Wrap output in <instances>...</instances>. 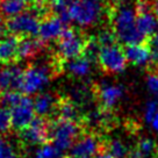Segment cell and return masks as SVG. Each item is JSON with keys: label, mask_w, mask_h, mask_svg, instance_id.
Here are the masks:
<instances>
[{"label": "cell", "mask_w": 158, "mask_h": 158, "mask_svg": "<svg viewBox=\"0 0 158 158\" xmlns=\"http://www.w3.org/2000/svg\"><path fill=\"white\" fill-rule=\"evenodd\" d=\"M0 158H16L14 148L1 135H0Z\"/></svg>", "instance_id": "obj_29"}, {"label": "cell", "mask_w": 158, "mask_h": 158, "mask_svg": "<svg viewBox=\"0 0 158 158\" xmlns=\"http://www.w3.org/2000/svg\"><path fill=\"white\" fill-rule=\"evenodd\" d=\"M56 105H57L56 98L48 92L37 94V97L34 99V110L37 116L45 118L50 114L55 113Z\"/></svg>", "instance_id": "obj_17"}, {"label": "cell", "mask_w": 158, "mask_h": 158, "mask_svg": "<svg viewBox=\"0 0 158 158\" xmlns=\"http://www.w3.org/2000/svg\"><path fill=\"white\" fill-rule=\"evenodd\" d=\"M64 69L73 78H84L91 71V60L86 56H80L74 59L65 62Z\"/></svg>", "instance_id": "obj_19"}, {"label": "cell", "mask_w": 158, "mask_h": 158, "mask_svg": "<svg viewBox=\"0 0 158 158\" xmlns=\"http://www.w3.org/2000/svg\"><path fill=\"white\" fill-rule=\"evenodd\" d=\"M95 158H114L112 155H109L107 151H105V150H102L100 153H98L97 156H95Z\"/></svg>", "instance_id": "obj_36"}, {"label": "cell", "mask_w": 158, "mask_h": 158, "mask_svg": "<svg viewBox=\"0 0 158 158\" xmlns=\"http://www.w3.org/2000/svg\"><path fill=\"white\" fill-rule=\"evenodd\" d=\"M149 1H152V0H149Z\"/></svg>", "instance_id": "obj_40"}, {"label": "cell", "mask_w": 158, "mask_h": 158, "mask_svg": "<svg viewBox=\"0 0 158 158\" xmlns=\"http://www.w3.org/2000/svg\"><path fill=\"white\" fill-rule=\"evenodd\" d=\"M107 7L108 2L104 0H71L70 19L80 27H89L98 23L101 16L107 14Z\"/></svg>", "instance_id": "obj_3"}, {"label": "cell", "mask_w": 158, "mask_h": 158, "mask_svg": "<svg viewBox=\"0 0 158 158\" xmlns=\"http://www.w3.org/2000/svg\"><path fill=\"white\" fill-rule=\"evenodd\" d=\"M158 114V100L157 99H151L147 101V104L144 106L143 116L144 121L147 123H151L153 118Z\"/></svg>", "instance_id": "obj_27"}, {"label": "cell", "mask_w": 158, "mask_h": 158, "mask_svg": "<svg viewBox=\"0 0 158 158\" xmlns=\"http://www.w3.org/2000/svg\"><path fill=\"white\" fill-rule=\"evenodd\" d=\"M21 1H23V2H26V4H27V2H28V4H29L30 1H33V0H21Z\"/></svg>", "instance_id": "obj_37"}, {"label": "cell", "mask_w": 158, "mask_h": 158, "mask_svg": "<svg viewBox=\"0 0 158 158\" xmlns=\"http://www.w3.org/2000/svg\"><path fill=\"white\" fill-rule=\"evenodd\" d=\"M129 0H108V4L110 5H126Z\"/></svg>", "instance_id": "obj_35"}, {"label": "cell", "mask_w": 158, "mask_h": 158, "mask_svg": "<svg viewBox=\"0 0 158 158\" xmlns=\"http://www.w3.org/2000/svg\"><path fill=\"white\" fill-rule=\"evenodd\" d=\"M34 158H64L63 151L58 149L55 144L47 143L40 145V148L36 150Z\"/></svg>", "instance_id": "obj_25"}, {"label": "cell", "mask_w": 158, "mask_h": 158, "mask_svg": "<svg viewBox=\"0 0 158 158\" xmlns=\"http://www.w3.org/2000/svg\"><path fill=\"white\" fill-rule=\"evenodd\" d=\"M68 158H72V157H68Z\"/></svg>", "instance_id": "obj_41"}, {"label": "cell", "mask_w": 158, "mask_h": 158, "mask_svg": "<svg viewBox=\"0 0 158 158\" xmlns=\"http://www.w3.org/2000/svg\"><path fill=\"white\" fill-rule=\"evenodd\" d=\"M156 158H158V153H157V156H156Z\"/></svg>", "instance_id": "obj_39"}, {"label": "cell", "mask_w": 158, "mask_h": 158, "mask_svg": "<svg viewBox=\"0 0 158 158\" xmlns=\"http://www.w3.org/2000/svg\"><path fill=\"white\" fill-rule=\"evenodd\" d=\"M64 22L59 19L57 15L50 14L40 22L39 39L43 42H50L58 39L62 33L65 30Z\"/></svg>", "instance_id": "obj_12"}, {"label": "cell", "mask_w": 158, "mask_h": 158, "mask_svg": "<svg viewBox=\"0 0 158 158\" xmlns=\"http://www.w3.org/2000/svg\"><path fill=\"white\" fill-rule=\"evenodd\" d=\"M104 150L112 155L114 158H127L129 156V150L126 144L118 138L109 139L108 142H105Z\"/></svg>", "instance_id": "obj_22"}, {"label": "cell", "mask_w": 158, "mask_h": 158, "mask_svg": "<svg viewBox=\"0 0 158 158\" xmlns=\"http://www.w3.org/2000/svg\"><path fill=\"white\" fill-rule=\"evenodd\" d=\"M23 70L18 65H5L0 69V93L20 89Z\"/></svg>", "instance_id": "obj_15"}, {"label": "cell", "mask_w": 158, "mask_h": 158, "mask_svg": "<svg viewBox=\"0 0 158 158\" xmlns=\"http://www.w3.org/2000/svg\"><path fill=\"white\" fill-rule=\"evenodd\" d=\"M10 113L12 127L18 131H22L31 123L36 116L34 110V100L29 95L25 94L20 104L10 109Z\"/></svg>", "instance_id": "obj_10"}, {"label": "cell", "mask_w": 158, "mask_h": 158, "mask_svg": "<svg viewBox=\"0 0 158 158\" xmlns=\"http://www.w3.org/2000/svg\"><path fill=\"white\" fill-rule=\"evenodd\" d=\"M87 36H85L79 29L65 28L62 35L57 39L56 57L62 62H68L84 55L85 44Z\"/></svg>", "instance_id": "obj_5"}, {"label": "cell", "mask_w": 158, "mask_h": 158, "mask_svg": "<svg viewBox=\"0 0 158 158\" xmlns=\"http://www.w3.org/2000/svg\"><path fill=\"white\" fill-rule=\"evenodd\" d=\"M106 16L108 18L109 26L118 42L126 45L148 42L137 28L135 8L127 5L108 4Z\"/></svg>", "instance_id": "obj_1"}, {"label": "cell", "mask_w": 158, "mask_h": 158, "mask_svg": "<svg viewBox=\"0 0 158 158\" xmlns=\"http://www.w3.org/2000/svg\"><path fill=\"white\" fill-rule=\"evenodd\" d=\"M147 86H148L149 91L152 94H155L158 98V72L153 71L150 72V74L147 78Z\"/></svg>", "instance_id": "obj_30"}, {"label": "cell", "mask_w": 158, "mask_h": 158, "mask_svg": "<svg viewBox=\"0 0 158 158\" xmlns=\"http://www.w3.org/2000/svg\"><path fill=\"white\" fill-rule=\"evenodd\" d=\"M98 42L100 43L101 47H107V45L116 44L118 43V39L114 34V31L112 30V28H104L101 29L97 35Z\"/></svg>", "instance_id": "obj_26"}, {"label": "cell", "mask_w": 158, "mask_h": 158, "mask_svg": "<svg viewBox=\"0 0 158 158\" xmlns=\"http://www.w3.org/2000/svg\"><path fill=\"white\" fill-rule=\"evenodd\" d=\"M41 20L30 12H23L7 19L5 27L10 34L18 36H36L39 35Z\"/></svg>", "instance_id": "obj_7"}, {"label": "cell", "mask_w": 158, "mask_h": 158, "mask_svg": "<svg viewBox=\"0 0 158 158\" xmlns=\"http://www.w3.org/2000/svg\"><path fill=\"white\" fill-rule=\"evenodd\" d=\"M44 49V42L36 36H21L19 41L18 58L19 60L34 58Z\"/></svg>", "instance_id": "obj_16"}, {"label": "cell", "mask_w": 158, "mask_h": 158, "mask_svg": "<svg viewBox=\"0 0 158 158\" xmlns=\"http://www.w3.org/2000/svg\"><path fill=\"white\" fill-rule=\"evenodd\" d=\"M63 70L62 66L52 58L49 64L29 65L22 72L21 83H20V91L26 95H31L41 92L48 85L50 79L54 74L60 73Z\"/></svg>", "instance_id": "obj_2"}, {"label": "cell", "mask_w": 158, "mask_h": 158, "mask_svg": "<svg viewBox=\"0 0 158 158\" xmlns=\"http://www.w3.org/2000/svg\"><path fill=\"white\" fill-rule=\"evenodd\" d=\"M157 144L151 138H142L137 142L135 148L129 151L128 158H156Z\"/></svg>", "instance_id": "obj_20"}, {"label": "cell", "mask_w": 158, "mask_h": 158, "mask_svg": "<svg viewBox=\"0 0 158 158\" xmlns=\"http://www.w3.org/2000/svg\"><path fill=\"white\" fill-rule=\"evenodd\" d=\"M97 99L101 104V108L110 109L115 107L118 102L122 99L124 94V89L118 85H102L97 86L94 89Z\"/></svg>", "instance_id": "obj_11"}, {"label": "cell", "mask_w": 158, "mask_h": 158, "mask_svg": "<svg viewBox=\"0 0 158 158\" xmlns=\"http://www.w3.org/2000/svg\"><path fill=\"white\" fill-rule=\"evenodd\" d=\"M26 2L21 0H0V13L2 16L12 18L23 13L26 10Z\"/></svg>", "instance_id": "obj_21"}, {"label": "cell", "mask_w": 158, "mask_h": 158, "mask_svg": "<svg viewBox=\"0 0 158 158\" xmlns=\"http://www.w3.org/2000/svg\"><path fill=\"white\" fill-rule=\"evenodd\" d=\"M97 62L100 69L106 73H121L127 68L128 59L126 57L124 49L116 43L101 47Z\"/></svg>", "instance_id": "obj_6"}, {"label": "cell", "mask_w": 158, "mask_h": 158, "mask_svg": "<svg viewBox=\"0 0 158 158\" xmlns=\"http://www.w3.org/2000/svg\"><path fill=\"white\" fill-rule=\"evenodd\" d=\"M21 36L18 35H5L0 37V64L10 65L16 63L18 58V49L19 41Z\"/></svg>", "instance_id": "obj_13"}, {"label": "cell", "mask_w": 158, "mask_h": 158, "mask_svg": "<svg viewBox=\"0 0 158 158\" xmlns=\"http://www.w3.org/2000/svg\"><path fill=\"white\" fill-rule=\"evenodd\" d=\"M123 49L128 62L133 65L144 66L151 62V47L148 42L127 44Z\"/></svg>", "instance_id": "obj_14"}, {"label": "cell", "mask_w": 158, "mask_h": 158, "mask_svg": "<svg viewBox=\"0 0 158 158\" xmlns=\"http://www.w3.org/2000/svg\"><path fill=\"white\" fill-rule=\"evenodd\" d=\"M6 31H7V29H6V27L4 26V20H2V15H1V13H0V37L5 36Z\"/></svg>", "instance_id": "obj_33"}, {"label": "cell", "mask_w": 158, "mask_h": 158, "mask_svg": "<svg viewBox=\"0 0 158 158\" xmlns=\"http://www.w3.org/2000/svg\"><path fill=\"white\" fill-rule=\"evenodd\" d=\"M150 4H151L152 13L156 15V18L158 19V0H152V1H150Z\"/></svg>", "instance_id": "obj_32"}, {"label": "cell", "mask_w": 158, "mask_h": 158, "mask_svg": "<svg viewBox=\"0 0 158 158\" xmlns=\"http://www.w3.org/2000/svg\"><path fill=\"white\" fill-rule=\"evenodd\" d=\"M148 43L151 48H153V49H158V28H157V30H156V33L148 40Z\"/></svg>", "instance_id": "obj_31"}, {"label": "cell", "mask_w": 158, "mask_h": 158, "mask_svg": "<svg viewBox=\"0 0 158 158\" xmlns=\"http://www.w3.org/2000/svg\"><path fill=\"white\" fill-rule=\"evenodd\" d=\"M10 128H12V121H10V110L0 106V134L7 133Z\"/></svg>", "instance_id": "obj_28"}, {"label": "cell", "mask_w": 158, "mask_h": 158, "mask_svg": "<svg viewBox=\"0 0 158 158\" xmlns=\"http://www.w3.org/2000/svg\"><path fill=\"white\" fill-rule=\"evenodd\" d=\"M83 135V124L78 121H71L57 118L49 122V138L63 152L70 150L74 142Z\"/></svg>", "instance_id": "obj_4"}, {"label": "cell", "mask_w": 158, "mask_h": 158, "mask_svg": "<svg viewBox=\"0 0 158 158\" xmlns=\"http://www.w3.org/2000/svg\"><path fill=\"white\" fill-rule=\"evenodd\" d=\"M20 137L27 145H42L49 142V122L42 116H35L31 123L20 131Z\"/></svg>", "instance_id": "obj_9"}, {"label": "cell", "mask_w": 158, "mask_h": 158, "mask_svg": "<svg viewBox=\"0 0 158 158\" xmlns=\"http://www.w3.org/2000/svg\"><path fill=\"white\" fill-rule=\"evenodd\" d=\"M155 68H156V71L158 72V65H157V66H155Z\"/></svg>", "instance_id": "obj_38"}, {"label": "cell", "mask_w": 158, "mask_h": 158, "mask_svg": "<svg viewBox=\"0 0 158 158\" xmlns=\"http://www.w3.org/2000/svg\"><path fill=\"white\" fill-rule=\"evenodd\" d=\"M23 93H20L16 91H7L0 93V106L6 109H12L16 105L20 104V101L23 98Z\"/></svg>", "instance_id": "obj_24"}, {"label": "cell", "mask_w": 158, "mask_h": 158, "mask_svg": "<svg viewBox=\"0 0 158 158\" xmlns=\"http://www.w3.org/2000/svg\"><path fill=\"white\" fill-rule=\"evenodd\" d=\"M71 0H49L51 13L57 15L64 23L71 21L69 15V6Z\"/></svg>", "instance_id": "obj_23"}, {"label": "cell", "mask_w": 158, "mask_h": 158, "mask_svg": "<svg viewBox=\"0 0 158 158\" xmlns=\"http://www.w3.org/2000/svg\"><path fill=\"white\" fill-rule=\"evenodd\" d=\"M55 112L57 113L58 118H60L81 122V121H79V120H80L79 109H78V107H77L76 102L73 101V99L66 98V97L58 99Z\"/></svg>", "instance_id": "obj_18"}, {"label": "cell", "mask_w": 158, "mask_h": 158, "mask_svg": "<svg viewBox=\"0 0 158 158\" xmlns=\"http://www.w3.org/2000/svg\"><path fill=\"white\" fill-rule=\"evenodd\" d=\"M151 128L153 129V131H156V133H158V114L153 118V120L151 121Z\"/></svg>", "instance_id": "obj_34"}, {"label": "cell", "mask_w": 158, "mask_h": 158, "mask_svg": "<svg viewBox=\"0 0 158 158\" xmlns=\"http://www.w3.org/2000/svg\"><path fill=\"white\" fill-rule=\"evenodd\" d=\"M105 142L95 134H83L70 149L72 158H92L104 150Z\"/></svg>", "instance_id": "obj_8"}]
</instances>
